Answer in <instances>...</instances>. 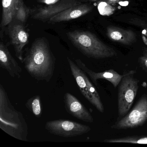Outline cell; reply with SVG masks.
<instances>
[{"instance_id": "cell-1", "label": "cell", "mask_w": 147, "mask_h": 147, "mask_svg": "<svg viewBox=\"0 0 147 147\" xmlns=\"http://www.w3.org/2000/svg\"><path fill=\"white\" fill-rule=\"evenodd\" d=\"M22 63L32 78L49 82L54 74L56 58L48 41L42 38L35 40L26 50Z\"/></svg>"}, {"instance_id": "cell-2", "label": "cell", "mask_w": 147, "mask_h": 147, "mask_svg": "<svg viewBox=\"0 0 147 147\" xmlns=\"http://www.w3.org/2000/svg\"><path fill=\"white\" fill-rule=\"evenodd\" d=\"M0 128L11 136L27 142L28 126L21 112L12 105L6 92L0 84Z\"/></svg>"}, {"instance_id": "cell-3", "label": "cell", "mask_w": 147, "mask_h": 147, "mask_svg": "<svg viewBox=\"0 0 147 147\" xmlns=\"http://www.w3.org/2000/svg\"><path fill=\"white\" fill-rule=\"evenodd\" d=\"M67 34L74 46L88 58L105 59L117 55L113 48L105 44L89 32L76 30L69 32Z\"/></svg>"}, {"instance_id": "cell-4", "label": "cell", "mask_w": 147, "mask_h": 147, "mask_svg": "<svg viewBox=\"0 0 147 147\" xmlns=\"http://www.w3.org/2000/svg\"><path fill=\"white\" fill-rule=\"evenodd\" d=\"M136 73V70L127 71L119 83L118 89V120L129 113L136 98L139 82L134 77Z\"/></svg>"}, {"instance_id": "cell-5", "label": "cell", "mask_w": 147, "mask_h": 147, "mask_svg": "<svg viewBox=\"0 0 147 147\" xmlns=\"http://www.w3.org/2000/svg\"><path fill=\"white\" fill-rule=\"evenodd\" d=\"M67 60L72 75L82 95L100 112L104 113L105 108L99 94L86 74L70 58L67 57Z\"/></svg>"}, {"instance_id": "cell-6", "label": "cell", "mask_w": 147, "mask_h": 147, "mask_svg": "<svg viewBox=\"0 0 147 147\" xmlns=\"http://www.w3.org/2000/svg\"><path fill=\"white\" fill-rule=\"evenodd\" d=\"M147 121V95L144 94L133 109L117 120L111 128L118 130L133 129L142 126Z\"/></svg>"}, {"instance_id": "cell-7", "label": "cell", "mask_w": 147, "mask_h": 147, "mask_svg": "<svg viewBox=\"0 0 147 147\" xmlns=\"http://www.w3.org/2000/svg\"><path fill=\"white\" fill-rule=\"evenodd\" d=\"M45 128L51 134L63 138L78 136L91 130L88 125L64 119L48 121Z\"/></svg>"}, {"instance_id": "cell-8", "label": "cell", "mask_w": 147, "mask_h": 147, "mask_svg": "<svg viewBox=\"0 0 147 147\" xmlns=\"http://www.w3.org/2000/svg\"><path fill=\"white\" fill-rule=\"evenodd\" d=\"M23 23L14 20L8 25V30L11 44L13 46L16 57L23 63L24 49L29 42V33Z\"/></svg>"}, {"instance_id": "cell-9", "label": "cell", "mask_w": 147, "mask_h": 147, "mask_svg": "<svg viewBox=\"0 0 147 147\" xmlns=\"http://www.w3.org/2000/svg\"><path fill=\"white\" fill-rule=\"evenodd\" d=\"M82 0H59L46 6L32 9V18L42 21H48L51 18L68 8L82 4Z\"/></svg>"}, {"instance_id": "cell-10", "label": "cell", "mask_w": 147, "mask_h": 147, "mask_svg": "<svg viewBox=\"0 0 147 147\" xmlns=\"http://www.w3.org/2000/svg\"><path fill=\"white\" fill-rule=\"evenodd\" d=\"M64 102L65 109L70 115L84 122L93 123V117L91 113L75 96L66 93L64 95Z\"/></svg>"}, {"instance_id": "cell-11", "label": "cell", "mask_w": 147, "mask_h": 147, "mask_svg": "<svg viewBox=\"0 0 147 147\" xmlns=\"http://www.w3.org/2000/svg\"><path fill=\"white\" fill-rule=\"evenodd\" d=\"M75 61L78 67L90 77L92 82L96 86H98L97 80L100 79H103L110 82L113 85L114 87L116 88L126 74V72H125L123 74H120L113 69L101 72H95L87 67L86 64L80 59H76Z\"/></svg>"}, {"instance_id": "cell-12", "label": "cell", "mask_w": 147, "mask_h": 147, "mask_svg": "<svg viewBox=\"0 0 147 147\" xmlns=\"http://www.w3.org/2000/svg\"><path fill=\"white\" fill-rule=\"evenodd\" d=\"M93 7L88 4H82L68 8L63 11L51 18L48 23H60L78 18L92 11Z\"/></svg>"}, {"instance_id": "cell-13", "label": "cell", "mask_w": 147, "mask_h": 147, "mask_svg": "<svg viewBox=\"0 0 147 147\" xmlns=\"http://www.w3.org/2000/svg\"><path fill=\"white\" fill-rule=\"evenodd\" d=\"M0 66L7 70L11 77H21L22 69L3 42L0 44Z\"/></svg>"}, {"instance_id": "cell-14", "label": "cell", "mask_w": 147, "mask_h": 147, "mask_svg": "<svg viewBox=\"0 0 147 147\" xmlns=\"http://www.w3.org/2000/svg\"><path fill=\"white\" fill-rule=\"evenodd\" d=\"M106 34L112 41L124 45H130L136 39V34L133 31L115 26L107 27Z\"/></svg>"}, {"instance_id": "cell-15", "label": "cell", "mask_w": 147, "mask_h": 147, "mask_svg": "<svg viewBox=\"0 0 147 147\" xmlns=\"http://www.w3.org/2000/svg\"><path fill=\"white\" fill-rule=\"evenodd\" d=\"M17 2V0H2V18L1 24L2 28L9 25L15 20Z\"/></svg>"}, {"instance_id": "cell-16", "label": "cell", "mask_w": 147, "mask_h": 147, "mask_svg": "<svg viewBox=\"0 0 147 147\" xmlns=\"http://www.w3.org/2000/svg\"><path fill=\"white\" fill-rule=\"evenodd\" d=\"M105 142L110 143H131L147 144V136H127L115 138H110L104 140Z\"/></svg>"}, {"instance_id": "cell-17", "label": "cell", "mask_w": 147, "mask_h": 147, "mask_svg": "<svg viewBox=\"0 0 147 147\" xmlns=\"http://www.w3.org/2000/svg\"><path fill=\"white\" fill-rule=\"evenodd\" d=\"M26 108L37 118L41 117L42 113L41 97L37 95L30 98L25 104Z\"/></svg>"}, {"instance_id": "cell-18", "label": "cell", "mask_w": 147, "mask_h": 147, "mask_svg": "<svg viewBox=\"0 0 147 147\" xmlns=\"http://www.w3.org/2000/svg\"><path fill=\"white\" fill-rule=\"evenodd\" d=\"M17 1V11L15 20L24 23L30 15L32 9L26 5L24 0Z\"/></svg>"}, {"instance_id": "cell-19", "label": "cell", "mask_w": 147, "mask_h": 147, "mask_svg": "<svg viewBox=\"0 0 147 147\" xmlns=\"http://www.w3.org/2000/svg\"><path fill=\"white\" fill-rule=\"evenodd\" d=\"M98 6V10L101 15L104 16H110L115 11L116 9L112 6L113 5L105 1H99Z\"/></svg>"}, {"instance_id": "cell-20", "label": "cell", "mask_w": 147, "mask_h": 147, "mask_svg": "<svg viewBox=\"0 0 147 147\" xmlns=\"http://www.w3.org/2000/svg\"><path fill=\"white\" fill-rule=\"evenodd\" d=\"M138 64L141 68L147 73V48H144L142 55L138 60Z\"/></svg>"}, {"instance_id": "cell-21", "label": "cell", "mask_w": 147, "mask_h": 147, "mask_svg": "<svg viewBox=\"0 0 147 147\" xmlns=\"http://www.w3.org/2000/svg\"><path fill=\"white\" fill-rule=\"evenodd\" d=\"M89 1H104L105 2H108L109 4L113 5H115L117 4H119L120 2H122L123 0H88Z\"/></svg>"}]
</instances>
